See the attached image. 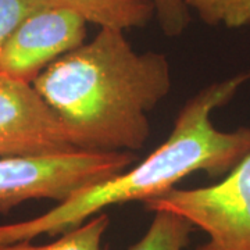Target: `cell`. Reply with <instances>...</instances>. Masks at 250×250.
<instances>
[{"label":"cell","mask_w":250,"mask_h":250,"mask_svg":"<svg viewBox=\"0 0 250 250\" xmlns=\"http://www.w3.org/2000/svg\"><path fill=\"white\" fill-rule=\"evenodd\" d=\"M195 227L170 211H154L146 233L128 250H184Z\"/></svg>","instance_id":"9"},{"label":"cell","mask_w":250,"mask_h":250,"mask_svg":"<svg viewBox=\"0 0 250 250\" xmlns=\"http://www.w3.org/2000/svg\"><path fill=\"white\" fill-rule=\"evenodd\" d=\"M132 152H74L0 157V213L7 214L28 200L49 199L60 203L83 188L126 170Z\"/></svg>","instance_id":"3"},{"label":"cell","mask_w":250,"mask_h":250,"mask_svg":"<svg viewBox=\"0 0 250 250\" xmlns=\"http://www.w3.org/2000/svg\"><path fill=\"white\" fill-rule=\"evenodd\" d=\"M249 80L250 70L206 86L179 111L167 141L145 160L81 189L45 214L0 225V243L62 235L110 206L135 200L143 203L159 196L195 172L203 171L211 177L229 172L250 153V128L220 131L211 123V113L229 102Z\"/></svg>","instance_id":"2"},{"label":"cell","mask_w":250,"mask_h":250,"mask_svg":"<svg viewBox=\"0 0 250 250\" xmlns=\"http://www.w3.org/2000/svg\"><path fill=\"white\" fill-rule=\"evenodd\" d=\"M49 4V0H0V56L17 28L36 10Z\"/></svg>","instance_id":"11"},{"label":"cell","mask_w":250,"mask_h":250,"mask_svg":"<svg viewBox=\"0 0 250 250\" xmlns=\"http://www.w3.org/2000/svg\"><path fill=\"white\" fill-rule=\"evenodd\" d=\"M124 32L100 28L32 82L77 150L142 149L150 135L147 114L170 93L166 54L138 53Z\"/></svg>","instance_id":"1"},{"label":"cell","mask_w":250,"mask_h":250,"mask_svg":"<svg viewBox=\"0 0 250 250\" xmlns=\"http://www.w3.org/2000/svg\"><path fill=\"white\" fill-rule=\"evenodd\" d=\"M86 21L75 11L49 4L17 28L0 56V74L25 82L85 42Z\"/></svg>","instance_id":"6"},{"label":"cell","mask_w":250,"mask_h":250,"mask_svg":"<svg viewBox=\"0 0 250 250\" xmlns=\"http://www.w3.org/2000/svg\"><path fill=\"white\" fill-rule=\"evenodd\" d=\"M154 9V17L159 20L164 34L179 35L189 22V9L184 0H149Z\"/></svg>","instance_id":"12"},{"label":"cell","mask_w":250,"mask_h":250,"mask_svg":"<svg viewBox=\"0 0 250 250\" xmlns=\"http://www.w3.org/2000/svg\"><path fill=\"white\" fill-rule=\"evenodd\" d=\"M110 225L108 215L103 211L83 224L72 228L54 242L34 245L31 241L0 243V250H103V236Z\"/></svg>","instance_id":"8"},{"label":"cell","mask_w":250,"mask_h":250,"mask_svg":"<svg viewBox=\"0 0 250 250\" xmlns=\"http://www.w3.org/2000/svg\"><path fill=\"white\" fill-rule=\"evenodd\" d=\"M208 25L243 28L250 25V0H184Z\"/></svg>","instance_id":"10"},{"label":"cell","mask_w":250,"mask_h":250,"mask_svg":"<svg viewBox=\"0 0 250 250\" xmlns=\"http://www.w3.org/2000/svg\"><path fill=\"white\" fill-rule=\"evenodd\" d=\"M149 211H170L207 235L196 250H250V153L211 187L177 189L143 202Z\"/></svg>","instance_id":"4"},{"label":"cell","mask_w":250,"mask_h":250,"mask_svg":"<svg viewBox=\"0 0 250 250\" xmlns=\"http://www.w3.org/2000/svg\"><path fill=\"white\" fill-rule=\"evenodd\" d=\"M77 150L31 82L0 74V157H36Z\"/></svg>","instance_id":"5"},{"label":"cell","mask_w":250,"mask_h":250,"mask_svg":"<svg viewBox=\"0 0 250 250\" xmlns=\"http://www.w3.org/2000/svg\"><path fill=\"white\" fill-rule=\"evenodd\" d=\"M53 6L72 10L99 28L121 31L143 28L153 17L149 0H49Z\"/></svg>","instance_id":"7"}]
</instances>
